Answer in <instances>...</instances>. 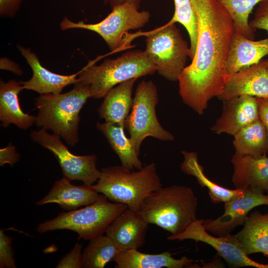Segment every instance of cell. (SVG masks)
<instances>
[{
  "mask_svg": "<svg viewBox=\"0 0 268 268\" xmlns=\"http://www.w3.org/2000/svg\"><path fill=\"white\" fill-rule=\"evenodd\" d=\"M191 0L198 19L197 47L178 81L183 103L201 115L227 82L226 62L235 30L230 16L216 0Z\"/></svg>",
  "mask_w": 268,
  "mask_h": 268,
  "instance_id": "obj_1",
  "label": "cell"
},
{
  "mask_svg": "<svg viewBox=\"0 0 268 268\" xmlns=\"http://www.w3.org/2000/svg\"><path fill=\"white\" fill-rule=\"evenodd\" d=\"M198 199L190 187H161L143 201L139 213L149 224L177 235L183 232L196 217Z\"/></svg>",
  "mask_w": 268,
  "mask_h": 268,
  "instance_id": "obj_2",
  "label": "cell"
},
{
  "mask_svg": "<svg viewBox=\"0 0 268 268\" xmlns=\"http://www.w3.org/2000/svg\"><path fill=\"white\" fill-rule=\"evenodd\" d=\"M92 186L110 201L139 211L145 199L162 185L156 164L151 162L137 171L122 165L102 168L99 179Z\"/></svg>",
  "mask_w": 268,
  "mask_h": 268,
  "instance_id": "obj_3",
  "label": "cell"
},
{
  "mask_svg": "<svg viewBox=\"0 0 268 268\" xmlns=\"http://www.w3.org/2000/svg\"><path fill=\"white\" fill-rule=\"evenodd\" d=\"M89 98V87L80 83L65 93L41 94L34 103L38 110L36 126L51 131L69 145L74 146L78 141L79 113Z\"/></svg>",
  "mask_w": 268,
  "mask_h": 268,
  "instance_id": "obj_4",
  "label": "cell"
},
{
  "mask_svg": "<svg viewBox=\"0 0 268 268\" xmlns=\"http://www.w3.org/2000/svg\"><path fill=\"white\" fill-rule=\"evenodd\" d=\"M156 71V67L144 51L135 50L117 58L107 59L98 66L89 63L78 71V83L89 87L90 98L100 99L122 82L153 74Z\"/></svg>",
  "mask_w": 268,
  "mask_h": 268,
  "instance_id": "obj_5",
  "label": "cell"
},
{
  "mask_svg": "<svg viewBox=\"0 0 268 268\" xmlns=\"http://www.w3.org/2000/svg\"><path fill=\"white\" fill-rule=\"evenodd\" d=\"M128 208L125 204L110 201L101 194L90 204L63 212L54 218L40 223L36 230L43 234L57 230H69L78 234V240H90L105 234L113 221Z\"/></svg>",
  "mask_w": 268,
  "mask_h": 268,
  "instance_id": "obj_6",
  "label": "cell"
},
{
  "mask_svg": "<svg viewBox=\"0 0 268 268\" xmlns=\"http://www.w3.org/2000/svg\"><path fill=\"white\" fill-rule=\"evenodd\" d=\"M146 56L158 73L171 81H178L184 68L190 48L175 23L165 25L145 33Z\"/></svg>",
  "mask_w": 268,
  "mask_h": 268,
  "instance_id": "obj_7",
  "label": "cell"
},
{
  "mask_svg": "<svg viewBox=\"0 0 268 268\" xmlns=\"http://www.w3.org/2000/svg\"><path fill=\"white\" fill-rule=\"evenodd\" d=\"M158 103L155 84L151 80L141 81L136 88L132 109L124 123L132 143L139 154L142 141L148 136L166 141L175 138L157 119L155 108Z\"/></svg>",
  "mask_w": 268,
  "mask_h": 268,
  "instance_id": "obj_8",
  "label": "cell"
},
{
  "mask_svg": "<svg viewBox=\"0 0 268 268\" xmlns=\"http://www.w3.org/2000/svg\"><path fill=\"white\" fill-rule=\"evenodd\" d=\"M138 8L134 4L125 3L113 7L111 12L98 23H76L65 17L60 26L62 30L81 28L95 32L104 39L112 52H118L130 46L131 39L125 37H128V32L143 27L149 20V12L140 11Z\"/></svg>",
  "mask_w": 268,
  "mask_h": 268,
  "instance_id": "obj_9",
  "label": "cell"
},
{
  "mask_svg": "<svg viewBox=\"0 0 268 268\" xmlns=\"http://www.w3.org/2000/svg\"><path fill=\"white\" fill-rule=\"evenodd\" d=\"M30 137L34 142L51 151L57 159L63 177L70 181H81L84 184L92 185L101 175L96 167L95 154L76 155L70 152L61 141L60 135L48 133L41 129L33 131Z\"/></svg>",
  "mask_w": 268,
  "mask_h": 268,
  "instance_id": "obj_10",
  "label": "cell"
},
{
  "mask_svg": "<svg viewBox=\"0 0 268 268\" xmlns=\"http://www.w3.org/2000/svg\"><path fill=\"white\" fill-rule=\"evenodd\" d=\"M168 240L186 239L201 242L214 248L231 267H252L257 268H268V264H263L250 259L245 252L236 234H228L213 236L204 228L201 219H197L192 223L183 232L177 235H170Z\"/></svg>",
  "mask_w": 268,
  "mask_h": 268,
  "instance_id": "obj_11",
  "label": "cell"
},
{
  "mask_svg": "<svg viewBox=\"0 0 268 268\" xmlns=\"http://www.w3.org/2000/svg\"><path fill=\"white\" fill-rule=\"evenodd\" d=\"M263 205H268V194L252 189H245L241 195L224 202L222 215L214 219H201L202 224L207 232L213 235L230 234L237 226L244 224L253 208Z\"/></svg>",
  "mask_w": 268,
  "mask_h": 268,
  "instance_id": "obj_12",
  "label": "cell"
},
{
  "mask_svg": "<svg viewBox=\"0 0 268 268\" xmlns=\"http://www.w3.org/2000/svg\"><path fill=\"white\" fill-rule=\"evenodd\" d=\"M242 95L268 98V59L235 73L217 98L224 101Z\"/></svg>",
  "mask_w": 268,
  "mask_h": 268,
  "instance_id": "obj_13",
  "label": "cell"
},
{
  "mask_svg": "<svg viewBox=\"0 0 268 268\" xmlns=\"http://www.w3.org/2000/svg\"><path fill=\"white\" fill-rule=\"evenodd\" d=\"M223 102V111L211 130L234 135L259 118L257 98L242 95Z\"/></svg>",
  "mask_w": 268,
  "mask_h": 268,
  "instance_id": "obj_14",
  "label": "cell"
},
{
  "mask_svg": "<svg viewBox=\"0 0 268 268\" xmlns=\"http://www.w3.org/2000/svg\"><path fill=\"white\" fill-rule=\"evenodd\" d=\"M148 225L138 211L128 208L110 224L105 235L121 251L138 250L145 243Z\"/></svg>",
  "mask_w": 268,
  "mask_h": 268,
  "instance_id": "obj_15",
  "label": "cell"
},
{
  "mask_svg": "<svg viewBox=\"0 0 268 268\" xmlns=\"http://www.w3.org/2000/svg\"><path fill=\"white\" fill-rule=\"evenodd\" d=\"M232 181L236 189H252L265 193L268 189V157L234 154Z\"/></svg>",
  "mask_w": 268,
  "mask_h": 268,
  "instance_id": "obj_16",
  "label": "cell"
},
{
  "mask_svg": "<svg viewBox=\"0 0 268 268\" xmlns=\"http://www.w3.org/2000/svg\"><path fill=\"white\" fill-rule=\"evenodd\" d=\"M63 177L56 181L49 193L36 202L38 205L55 203L67 211L85 206L96 201L100 197L92 185H74Z\"/></svg>",
  "mask_w": 268,
  "mask_h": 268,
  "instance_id": "obj_17",
  "label": "cell"
},
{
  "mask_svg": "<svg viewBox=\"0 0 268 268\" xmlns=\"http://www.w3.org/2000/svg\"><path fill=\"white\" fill-rule=\"evenodd\" d=\"M18 49L33 72L30 79L21 82L24 89L33 90L41 95L59 94L66 86L78 83V72L68 75L53 72L43 67L36 55L29 49L22 47Z\"/></svg>",
  "mask_w": 268,
  "mask_h": 268,
  "instance_id": "obj_18",
  "label": "cell"
},
{
  "mask_svg": "<svg viewBox=\"0 0 268 268\" xmlns=\"http://www.w3.org/2000/svg\"><path fill=\"white\" fill-rule=\"evenodd\" d=\"M267 55L268 38L255 41L234 31L226 62L227 81L242 68L258 63Z\"/></svg>",
  "mask_w": 268,
  "mask_h": 268,
  "instance_id": "obj_19",
  "label": "cell"
},
{
  "mask_svg": "<svg viewBox=\"0 0 268 268\" xmlns=\"http://www.w3.org/2000/svg\"><path fill=\"white\" fill-rule=\"evenodd\" d=\"M117 268H198L186 256L175 259L169 252L151 254L133 249L121 251L113 259Z\"/></svg>",
  "mask_w": 268,
  "mask_h": 268,
  "instance_id": "obj_20",
  "label": "cell"
},
{
  "mask_svg": "<svg viewBox=\"0 0 268 268\" xmlns=\"http://www.w3.org/2000/svg\"><path fill=\"white\" fill-rule=\"evenodd\" d=\"M24 89L21 82L10 80L0 83V120L1 126L6 128L14 124L22 130H27L36 121V116L24 113L18 98L19 93Z\"/></svg>",
  "mask_w": 268,
  "mask_h": 268,
  "instance_id": "obj_21",
  "label": "cell"
},
{
  "mask_svg": "<svg viewBox=\"0 0 268 268\" xmlns=\"http://www.w3.org/2000/svg\"><path fill=\"white\" fill-rule=\"evenodd\" d=\"M137 78L122 82L111 89L104 96L97 109L106 122L124 125L132 109V93Z\"/></svg>",
  "mask_w": 268,
  "mask_h": 268,
  "instance_id": "obj_22",
  "label": "cell"
},
{
  "mask_svg": "<svg viewBox=\"0 0 268 268\" xmlns=\"http://www.w3.org/2000/svg\"><path fill=\"white\" fill-rule=\"evenodd\" d=\"M236 235L247 255L262 253L268 256V213L252 212Z\"/></svg>",
  "mask_w": 268,
  "mask_h": 268,
  "instance_id": "obj_23",
  "label": "cell"
},
{
  "mask_svg": "<svg viewBox=\"0 0 268 268\" xmlns=\"http://www.w3.org/2000/svg\"><path fill=\"white\" fill-rule=\"evenodd\" d=\"M96 127L108 140L122 166L131 170L142 168L139 154L135 151L130 138L126 136L124 125L105 122L97 123Z\"/></svg>",
  "mask_w": 268,
  "mask_h": 268,
  "instance_id": "obj_24",
  "label": "cell"
},
{
  "mask_svg": "<svg viewBox=\"0 0 268 268\" xmlns=\"http://www.w3.org/2000/svg\"><path fill=\"white\" fill-rule=\"evenodd\" d=\"M182 153L184 160L180 165L181 170L188 175L194 176L201 187H206L208 189V195L213 203H224L243 194V190L228 189L207 178L204 173L203 167L199 162L196 152L182 151Z\"/></svg>",
  "mask_w": 268,
  "mask_h": 268,
  "instance_id": "obj_25",
  "label": "cell"
},
{
  "mask_svg": "<svg viewBox=\"0 0 268 268\" xmlns=\"http://www.w3.org/2000/svg\"><path fill=\"white\" fill-rule=\"evenodd\" d=\"M233 136L235 153L238 155L261 156L268 153V136L260 118Z\"/></svg>",
  "mask_w": 268,
  "mask_h": 268,
  "instance_id": "obj_26",
  "label": "cell"
},
{
  "mask_svg": "<svg viewBox=\"0 0 268 268\" xmlns=\"http://www.w3.org/2000/svg\"><path fill=\"white\" fill-rule=\"evenodd\" d=\"M121 251L106 235L92 239L83 251V268H103Z\"/></svg>",
  "mask_w": 268,
  "mask_h": 268,
  "instance_id": "obj_27",
  "label": "cell"
},
{
  "mask_svg": "<svg viewBox=\"0 0 268 268\" xmlns=\"http://www.w3.org/2000/svg\"><path fill=\"white\" fill-rule=\"evenodd\" d=\"M230 16L235 32L253 40L256 29L250 24L249 17L253 8L263 0H216Z\"/></svg>",
  "mask_w": 268,
  "mask_h": 268,
  "instance_id": "obj_28",
  "label": "cell"
},
{
  "mask_svg": "<svg viewBox=\"0 0 268 268\" xmlns=\"http://www.w3.org/2000/svg\"><path fill=\"white\" fill-rule=\"evenodd\" d=\"M175 12L171 23L178 22L187 30L190 41V58L192 60L195 55L198 39V24L196 12L191 0H174Z\"/></svg>",
  "mask_w": 268,
  "mask_h": 268,
  "instance_id": "obj_29",
  "label": "cell"
},
{
  "mask_svg": "<svg viewBox=\"0 0 268 268\" xmlns=\"http://www.w3.org/2000/svg\"><path fill=\"white\" fill-rule=\"evenodd\" d=\"M0 268H16L12 247V238L7 236L3 230H0Z\"/></svg>",
  "mask_w": 268,
  "mask_h": 268,
  "instance_id": "obj_30",
  "label": "cell"
},
{
  "mask_svg": "<svg viewBox=\"0 0 268 268\" xmlns=\"http://www.w3.org/2000/svg\"><path fill=\"white\" fill-rule=\"evenodd\" d=\"M82 245L76 243L70 251L63 257L58 263L57 268H80L83 266Z\"/></svg>",
  "mask_w": 268,
  "mask_h": 268,
  "instance_id": "obj_31",
  "label": "cell"
},
{
  "mask_svg": "<svg viewBox=\"0 0 268 268\" xmlns=\"http://www.w3.org/2000/svg\"><path fill=\"white\" fill-rule=\"evenodd\" d=\"M250 24L255 29L265 30L268 34V0H263L259 3Z\"/></svg>",
  "mask_w": 268,
  "mask_h": 268,
  "instance_id": "obj_32",
  "label": "cell"
},
{
  "mask_svg": "<svg viewBox=\"0 0 268 268\" xmlns=\"http://www.w3.org/2000/svg\"><path fill=\"white\" fill-rule=\"evenodd\" d=\"M22 0H0V14L12 17L16 13Z\"/></svg>",
  "mask_w": 268,
  "mask_h": 268,
  "instance_id": "obj_33",
  "label": "cell"
},
{
  "mask_svg": "<svg viewBox=\"0 0 268 268\" xmlns=\"http://www.w3.org/2000/svg\"><path fill=\"white\" fill-rule=\"evenodd\" d=\"M0 165L3 166L8 163L12 166L19 159V155L16 152L15 147L12 145L8 146L3 149H0Z\"/></svg>",
  "mask_w": 268,
  "mask_h": 268,
  "instance_id": "obj_34",
  "label": "cell"
},
{
  "mask_svg": "<svg viewBox=\"0 0 268 268\" xmlns=\"http://www.w3.org/2000/svg\"><path fill=\"white\" fill-rule=\"evenodd\" d=\"M257 100L259 118L264 125L268 136V98H257Z\"/></svg>",
  "mask_w": 268,
  "mask_h": 268,
  "instance_id": "obj_35",
  "label": "cell"
},
{
  "mask_svg": "<svg viewBox=\"0 0 268 268\" xmlns=\"http://www.w3.org/2000/svg\"><path fill=\"white\" fill-rule=\"evenodd\" d=\"M141 0H104L106 4H109L112 8L125 3H132L139 7V4Z\"/></svg>",
  "mask_w": 268,
  "mask_h": 268,
  "instance_id": "obj_36",
  "label": "cell"
},
{
  "mask_svg": "<svg viewBox=\"0 0 268 268\" xmlns=\"http://www.w3.org/2000/svg\"><path fill=\"white\" fill-rule=\"evenodd\" d=\"M267 194L268 195V190H267Z\"/></svg>",
  "mask_w": 268,
  "mask_h": 268,
  "instance_id": "obj_37",
  "label": "cell"
}]
</instances>
